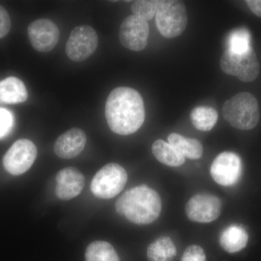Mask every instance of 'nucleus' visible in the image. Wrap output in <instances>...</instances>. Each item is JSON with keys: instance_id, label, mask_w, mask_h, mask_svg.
<instances>
[{"instance_id": "obj_1", "label": "nucleus", "mask_w": 261, "mask_h": 261, "mask_svg": "<svg viewBox=\"0 0 261 261\" xmlns=\"http://www.w3.org/2000/svg\"><path fill=\"white\" fill-rule=\"evenodd\" d=\"M106 117L110 128L120 135H129L137 132L145 121L143 99L135 89L118 87L108 96Z\"/></svg>"}, {"instance_id": "obj_2", "label": "nucleus", "mask_w": 261, "mask_h": 261, "mask_svg": "<svg viewBox=\"0 0 261 261\" xmlns=\"http://www.w3.org/2000/svg\"><path fill=\"white\" fill-rule=\"evenodd\" d=\"M116 210L120 216L136 224H149L159 219L162 202L157 192L140 185L130 189L118 198Z\"/></svg>"}, {"instance_id": "obj_3", "label": "nucleus", "mask_w": 261, "mask_h": 261, "mask_svg": "<svg viewBox=\"0 0 261 261\" xmlns=\"http://www.w3.org/2000/svg\"><path fill=\"white\" fill-rule=\"evenodd\" d=\"M222 113L226 121L240 130L252 129L260 120L258 102L249 92H240L226 101Z\"/></svg>"}, {"instance_id": "obj_4", "label": "nucleus", "mask_w": 261, "mask_h": 261, "mask_svg": "<svg viewBox=\"0 0 261 261\" xmlns=\"http://www.w3.org/2000/svg\"><path fill=\"white\" fill-rule=\"evenodd\" d=\"M155 23L160 33L166 38L177 37L185 32L187 14L185 3L176 0H162L158 3Z\"/></svg>"}, {"instance_id": "obj_5", "label": "nucleus", "mask_w": 261, "mask_h": 261, "mask_svg": "<svg viewBox=\"0 0 261 261\" xmlns=\"http://www.w3.org/2000/svg\"><path fill=\"white\" fill-rule=\"evenodd\" d=\"M127 180L128 175L124 168L117 163H108L94 176L91 191L99 198H113L123 190Z\"/></svg>"}, {"instance_id": "obj_6", "label": "nucleus", "mask_w": 261, "mask_h": 261, "mask_svg": "<svg viewBox=\"0 0 261 261\" xmlns=\"http://www.w3.org/2000/svg\"><path fill=\"white\" fill-rule=\"evenodd\" d=\"M221 70L243 82L255 81L260 73V64L252 48L243 54H235L226 49L220 61Z\"/></svg>"}, {"instance_id": "obj_7", "label": "nucleus", "mask_w": 261, "mask_h": 261, "mask_svg": "<svg viewBox=\"0 0 261 261\" xmlns=\"http://www.w3.org/2000/svg\"><path fill=\"white\" fill-rule=\"evenodd\" d=\"M98 46L97 32L90 25L73 29L65 46V53L71 61H85L94 54Z\"/></svg>"}, {"instance_id": "obj_8", "label": "nucleus", "mask_w": 261, "mask_h": 261, "mask_svg": "<svg viewBox=\"0 0 261 261\" xmlns=\"http://www.w3.org/2000/svg\"><path fill=\"white\" fill-rule=\"evenodd\" d=\"M37 156V148L34 142L21 139L16 141L8 149L3 159V165L10 174L18 176L32 167Z\"/></svg>"}, {"instance_id": "obj_9", "label": "nucleus", "mask_w": 261, "mask_h": 261, "mask_svg": "<svg viewBox=\"0 0 261 261\" xmlns=\"http://www.w3.org/2000/svg\"><path fill=\"white\" fill-rule=\"evenodd\" d=\"M242 173V160L234 152H221L211 164V176L221 186L231 187L236 185L240 181Z\"/></svg>"}, {"instance_id": "obj_10", "label": "nucleus", "mask_w": 261, "mask_h": 261, "mask_svg": "<svg viewBox=\"0 0 261 261\" xmlns=\"http://www.w3.org/2000/svg\"><path fill=\"white\" fill-rule=\"evenodd\" d=\"M185 210L187 217L191 221L211 223L221 215V201L211 194H197L188 201Z\"/></svg>"}, {"instance_id": "obj_11", "label": "nucleus", "mask_w": 261, "mask_h": 261, "mask_svg": "<svg viewBox=\"0 0 261 261\" xmlns=\"http://www.w3.org/2000/svg\"><path fill=\"white\" fill-rule=\"evenodd\" d=\"M149 34L147 21L135 15H129L123 20L120 27V42L130 50L142 51L147 47Z\"/></svg>"}, {"instance_id": "obj_12", "label": "nucleus", "mask_w": 261, "mask_h": 261, "mask_svg": "<svg viewBox=\"0 0 261 261\" xmlns=\"http://www.w3.org/2000/svg\"><path fill=\"white\" fill-rule=\"evenodd\" d=\"M28 36L36 50L48 53L56 47L59 41L60 31L56 24L49 19H39L29 24Z\"/></svg>"}, {"instance_id": "obj_13", "label": "nucleus", "mask_w": 261, "mask_h": 261, "mask_svg": "<svg viewBox=\"0 0 261 261\" xmlns=\"http://www.w3.org/2000/svg\"><path fill=\"white\" fill-rule=\"evenodd\" d=\"M56 195L63 200L77 197L85 185V178L77 168L67 167L58 172L56 178Z\"/></svg>"}, {"instance_id": "obj_14", "label": "nucleus", "mask_w": 261, "mask_h": 261, "mask_svg": "<svg viewBox=\"0 0 261 261\" xmlns=\"http://www.w3.org/2000/svg\"><path fill=\"white\" fill-rule=\"evenodd\" d=\"M87 143V136L83 130L73 128L58 137L54 145V151L62 159H72L84 150Z\"/></svg>"}, {"instance_id": "obj_15", "label": "nucleus", "mask_w": 261, "mask_h": 261, "mask_svg": "<svg viewBox=\"0 0 261 261\" xmlns=\"http://www.w3.org/2000/svg\"><path fill=\"white\" fill-rule=\"evenodd\" d=\"M249 234L243 226L238 224L228 226L221 231L219 242L221 247L229 253L241 251L248 243Z\"/></svg>"}, {"instance_id": "obj_16", "label": "nucleus", "mask_w": 261, "mask_h": 261, "mask_svg": "<svg viewBox=\"0 0 261 261\" xmlns=\"http://www.w3.org/2000/svg\"><path fill=\"white\" fill-rule=\"evenodd\" d=\"M28 99L25 84L16 77H8L0 82V103L19 104Z\"/></svg>"}, {"instance_id": "obj_17", "label": "nucleus", "mask_w": 261, "mask_h": 261, "mask_svg": "<svg viewBox=\"0 0 261 261\" xmlns=\"http://www.w3.org/2000/svg\"><path fill=\"white\" fill-rule=\"evenodd\" d=\"M168 143L187 159L197 160L200 159L203 153L202 144L195 139L187 138L178 134L172 133L168 136Z\"/></svg>"}, {"instance_id": "obj_18", "label": "nucleus", "mask_w": 261, "mask_h": 261, "mask_svg": "<svg viewBox=\"0 0 261 261\" xmlns=\"http://www.w3.org/2000/svg\"><path fill=\"white\" fill-rule=\"evenodd\" d=\"M155 159L170 167H178L185 162V158L171 144L162 140H156L152 146Z\"/></svg>"}, {"instance_id": "obj_19", "label": "nucleus", "mask_w": 261, "mask_h": 261, "mask_svg": "<svg viewBox=\"0 0 261 261\" xmlns=\"http://www.w3.org/2000/svg\"><path fill=\"white\" fill-rule=\"evenodd\" d=\"M149 261H173L176 247L169 237L162 236L151 243L147 250Z\"/></svg>"}, {"instance_id": "obj_20", "label": "nucleus", "mask_w": 261, "mask_h": 261, "mask_svg": "<svg viewBox=\"0 0 261 261\" xmlns=\"http://www.w3.org/2000/svg\"><path fill=\"white\" fill-rule=\"evenodd\" d=\"M86 261H120L114 247L106 241L89 244L85 253Z\"/></svg>"}, {"instance_id": "obj_21", "label": "nucleus", "mask_w": 261, "mask_h": 261, "mask_svg": "<svg viewBox=\"0 0 261 261\" xmlns=\"http://www.w3.org/2000/svg\"><path fill=\"white\" fill-rule=\"evenodd\" d=\"M218 113L214 108L200 106L192 110L190 118L192 124L197 129L209 132L218 121Z\"/></svg>"}, {"instance_id": "obj_22", "label": "nucleus", "mask_w": 261, "mask_h": 261, "mask_svg": "<svg viewBox=\"0 0 261 261\" xmlns=\"http://www.w3.org/2000/svg\"><path fill=\"white\" fill-rule=\"evenodd\" d=\"M250 43V32L245 28L238 29L228 35L227 49L235 54H243L252 49Z\"/></svg>"}, {"instance_id": "obj_23", "label": "nucleus", "mask_w": 261, "mask_h": 261, "mask_svg": "<svg viewBox=\"0 0 261 261\" xmlns=\"http://www.w3.org/2000/svg\"><path fill=\"white\" fill-rule=\"evenodd\" d=\"M158 3L159 1L154 0H138L133 2L130 10L136 16L147 22L156 15Z\"/></svg>"}, {"instance_id": "obj_24", "label": "nucleus", "mask_w": 261, "mask_h": 261, "mask_svg": "<svg viewBox=\"0 0 261 261\" xmlns=\"http://www.w3.org/2000/svg\"><path fill=\"white\" fill-rule=\"evenodd\" d=\"M181 261H206L205 251L199 245H190L184 252Z\"/></svg>"}, {"instance_id": "obj_25", "label": "nucleus", "mask_w": 261, "mask_h": 261, "mask_svg": "<svg viewBox=\"0 0 261 261\" xmlns=\"http://www.w3.org/2000/svg\"><path fill=\"white\" fill-rule=\"evenodd\" d=\"M11 29V20L9 13L0 5V39L6 37Z\"/></svg>"}, {"instance_id": "obj_26", "label": "nucleus", "mask_w": 261, "mask_h": 261, "mask_svg": "<svg viewBox=\"0 0 261 261\" xmlns=\"http://www.w3.org/2000/svg\"><path fill=\"white\" fill-rule=\"evenodd\" d=\"M13 118L9 111L0 108V137L5 136L11 128Z\"/></svg>"}, {"instance_id": "obj_27", "label": "nucleus", "mask_w": 261, "mask_h": 261, "mask_svg": "<svg viewBox=\"0 0 261 261\" xmlns=\"http://www.w3.org/2000/svg\"><path fill=\"white\" fill-rule=\"evenodd\" d=\"M246 3L252 13L261 18V0H247Z\"/></svg>"}]
</instances>
